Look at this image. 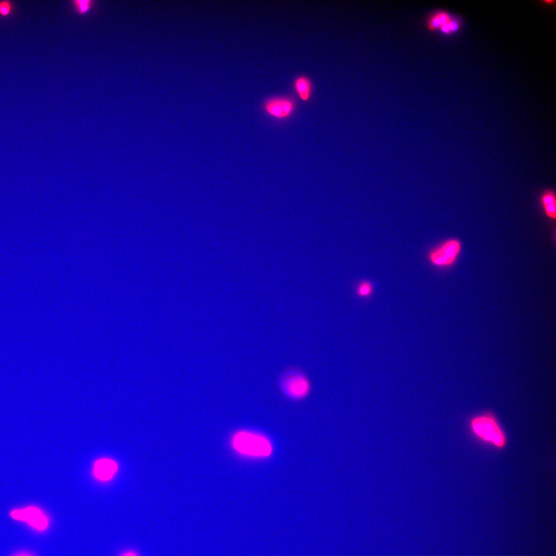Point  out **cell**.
<instances>
[{"label": "cell", "instance_id": "6da1fadb", "mask_svg": "<svg viewBox=\"0 0 556 556\" xmlns=\"http://www.w3.org/2000/svg\"><path fill=\"white\" fill-rule=\"evenodd\" d=\"M233 446L239 453L250 457L266 458L272 453V445L265 436L249 431H240L234 438Z\"/></svg>", "mask_w": 556, "mask_h": 556}, {"label": "cell", "instance_id": "7a4b0ae2", "mask_svg": "<svg viewBox=\"0 0 556 556\" xmlns=\"http://www.w3.org/2000/svg\"><path fill=\"white\" fill-rule=\"evenodd\" d=\"M280 387L283 394L293 400L304 398L311 390V384L308 378L297 370L285 372L280 379Z\"/></svg>", "mask_w": 556, "mask_h": 556}, {"label": "cell", "instance_id": "3957f363", "mask_svg": "<svg viewBox=\"0 0 556 556\" xmlns=\"http://www.w3.org/2000/svg\"><path fill=\"white\" fill-rule=\"evenodd\" d=\"M471 427L474 433L483 441L500 447L505 445L504 434L492 416L483 415L474 418Z\"/></svg>", "mask_w": 556, "mask_h": 556}, {"label": "cell", "instance_id": "277c9868", "mask_svg": "<svg viewBox=\"0 0 556 556\" xmlns=\"http://www.w3.org/2000/svg\"><path fill=\"white\" fill-rule=\"evenodd\" d=\"M460 249L461 245L458 240L450 239L433 250L429 254V258L434 265L448 266L454 262Z\"/></svg>", "mask_w": 556, "mask_h": 556}, {"label": "cell", "instance_id": "5b68a950", "mask_svg": "<svg viewBox=\"0 0 556 556\" xmlns=\"http://www.w3.org/2000/svg\"><path fill=\"white\" fill-rule=\"evenodd\" d=\"M10 515L14 519L25 522L39 531L45 530L48 526L47 517L36 507L15 509L11 511Z\"/></svg>", "mask_w": 556, "mask_h": 556}, {"label": "cell", "instance_id": "8992f818", "mask_svg": "<svg viewBox=\"0 0 556 556\" xmlns=\"http://www.w3.org/2000/svg\"><path fill=\"white\" fill-rule=\"evenodd\" d=\"M294 108L292 100L288 98L276 97L267 100L265 104L266 112L270 115L277 118L288 117Z\"/></svg>", "mask_w": 556, "mask_h": 556}, {"label": "cell", "instance_id": "52a82bcc", "mask_svg": "<svg viewBox=\"0 0 556 556\" xmlns=\"http://www.w3.org/2000/svg\"><path fill=\"white\" fill-rule=\"evenodd\" d=\"M117 470V465L113 460L107 458L97 460L94 465V474L96 478L102 481L111 479Z\"/></svg>", "mask_w": 556, "mask_h": 556}, {"label": "cell", "instance_id": "ba28073f", "mask_svg": "<svg viewBox=\"0 0 556 556\" xmlns=\"http://www.w3.org/2000/svg\"><path fill=\"white\" fill-rule=\"evenodd\" d=\"M541 201L546 215L550 218H556L555 194L552 189L545 190L541 195Z\"/></svg>", "mask_w": 556, "mask_h": 556}, {"label": "cell", "instance_id": "9c48e42d", "mask_svg": "<svg viewBox=\"0 0 556 556\" xmlns=\"http://www.w3.org/2000/svg\"><path fill=\"white\" fill-rule=\"evenodd\" d=\"M294 88L299 97L303 101H306L309 99L311 91V84L307 77L304 76L298 77L294 81Z\"/></svg>", "mask_w": 556, "mask_h": 556}, {"label": "cell", "instance_id": "30bf717a", "mask_svg": "<svg viewBox=\"0 0 556 556\" xmlns=\"http://www.w3.org/2000/svg\"><path fill=\"white\" fill-rule=\"evenodd\" d=\"M453 20L447 13L445 12H439L436 14L430 20L429 23V28L432 30H435Z\"/></svg>", "mask_w": 556, "mask_h": 556}, {"label": "cell", "instance_id": "8fae6325", "mask_svg": "<svg viewBox=\"0 0 556 556\" xmlns=\"http://www.w3.org/2000/svg\"><path fill=\"white\" fill-rule=\"evenodd\" d=\"M74 10L79 14H84L93 8L95 1L75 0L71 2Z\"/></svg>", "mask_w": 556, "mask_h": 556}, {"label": "cell", "instance_id": "7c38bea8", "mask_svg": "<svg viewBox=\"0 0 556 556\" xmlns=\"http://www.w3.org/2000/svg\"><path fill=\"white\" fill-rule=\"evenodd\" d=\"M372 287L370 283L364 281L361 283L357 289V293L360 297H367L372 292Z\"/></svg>", "mask_w": 556, "mask_h": 556}, {"label": "cell", "instance_id": "4fadbf2b", "mask_svg": "<svg viewBox=\"0 0 556 556\" xmlns=\"http://www.w3.org/2000/svg\"><path fill=\"white\" fill-rule=\"evenodd\" d=\"M12 4L10 1H0V15L7 16L10 14L12 11Z\"/></svg>", "mask_w": 556, "mask_h": 556}, {"label": "cell", "instance_id": "5bb4252c", "mask_svg": "<svg viewBox=\"0 0 556 556\" xmlns=\"http://www.w3.org/2000/svg\"><path fill=\"white\" fill-rule=\"evenodd\" d=\"M542 2L545 4L550 6L555 5V1L554 0L543 1Z\"/></svg>", "mask_w": 556, "mask_h": 556}, {"label": "cell", "instance_id": "9a60e30c", "mask_svg": "<svg viewBox=\"0 0 556 556\" xmlns=\"http://www.w3.org/2000/svg\"><path fill=\"white\" fill-rule=\"evenodd\" d=\"M122 556H137V555L135 553H134L133 552H128L125 553Z\"/></svg>", "mask_w": 556, "mask_h": 556}, {"label": "cell", "instance_id": "2e32d148", "mask_svg": "<svg viewBox=\"0 0 556 556\" xmlns=\"http://www.w3.org/2000/svg\"><path fill=\"white\" fill-rule=\"evenodd\" d=\"M16 556H30V555H29L28 554H20L17 555Z\"/></svg>", "mask_w": 556, "mask_h": 556}]
</instances>
